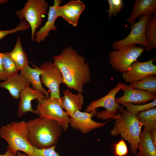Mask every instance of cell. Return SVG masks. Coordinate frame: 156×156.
Here are the masks:
<instances>
[{"label":"cell","instance_id":"cell-1","mask_svg":"<svg viewBox=\"0 0 156 156\" xmlns=\"http://www.w3.org/2000/svg\"><path fill=\"white\" fill-rule=\"evenodd\" d=\"M53 59L63 75V83L78 93H83L84 86L92 79L89 64L86 62L84 57L68 46L59 54L53 56Z\"/></svg>","mask_w":156,"mask_h":156},{"label":"cell","instance_id":"cell-2","mask_svg":"<svg viewBox=\"0 0 156 156\" xmlns=\"http://www.w3.org/2000/svg\"><path fill=\"white\" fill-rule=\"evenodd\" d=\"M27 124L28 139L33 147L40 149L56 146L63 129L59 122L40 116L29 120Z\"/></svg>","mask_w":156,"mask_h":156},{"label":"cell","instance_id":"cell-3","mask_svg":"<svg viewBox=\"0 0 156 156\" xmlns=\"http://www.w3.org/2000/svg\"><path fill=\"white\" fill-rule=\"evenodd\" d=\"M113 119L114 125L110 131L111 135L112 136L120 135L130 145L131 153L136 155L143 124L135 115L124 109L122 106Z\"/></svg>","mask_w":156,"mask_h":156},{"label":"cell","instance_id":"cell-4","mask_svg":"<svg viewBox=\"0 0 156 156\" xmlns=\"http://www.w3.org/2000/svg\"><path fill=\"white\" fill-rule=\"evenodd\" d=\"M28 134L27 122L23 120L11 122L0 129V137L8 144L7 150L15 155L20 151L29 156L32 154L33 147L28 140Z\"/></svg>","mask_w":156,"mask_h":156},{"label":"cell","instance_id":"cell-5","mask_svg":"<svg viewBox=\"0 0 156 156\" xmlns=\"http://www.w3.org/2000/svg\"><path fill=\"white\" fill-rule=\"evenodd\" d=\"M49 7L48 3L44 0H28L23 8L16 12L18 19H24L29 24L32 41L34 40L36 30L42 25L48 14Z\"/></svg>","mask_w":156,"mask_h":156},{"label":"cell","instance_id":"cell-6","mask_svg":"<svg viewBox=\"0 0 156 156\" xmlns=\"http://www.w3.org/2000/svg\"><path fill=\"white\" fill-rule=\"evenodd\" d=\"M36 114L40 116L55 120L61 125L64 131L68 130L70 117L63 110L61 99L49 97L37 100Z\"/></svg>","mask_w":156,"mask_h":156},{"label":"cell","instance_id":"cell-7","mask_svg":"<svg viewBox=\"0 0 156 156\" xmlns=\"http://www.w3.org/2000/svg\"><path fill=\"white\" fill-rule=\"evenodd\" d=\"M125 84L118 82L106 95L92 101L86 107L85 112H90L99 107H103L106 110L97 112L96 117L103 120L113 119L118 114V110L121 107L116 102V96Z\"/></svg>","mask_w":156,"mask_h":156},{"label":"cell","instance_id":"cell-8","mask_svg":"<svg viewBox=\"0 0 156 156\" xmlns=\"http://www.w3.org/2000/svg\"><path fill=\"white\" fill-rule=\"evenodd\" d=\"M145 50L143 47L133 45L112 51L109 55L110 64L115 70L124 73L128 70Z\"/></svg>","mask_w":156,"mask_h":156},{"label":"cell","instance_id":"cell-9","mask_svg":"<svg viewBox=\"0 0 156 156\" xmlns=\"http://www.w3.org/2000/svg\"><path fill=\"white\" fill-rule=\"evenodd\" d=\"M40 68L41 71V81L50 90L49 97L61 99L60 86L64 78L59 68L50 61L41 64Z\"/></svg>","mask_w":156,"mask_h":156},{"label":"cell","instance_id":"cell-10","mask_svg":"<svg viewBox=\"0 0 156 156\" xmlns=\"http://www.w3.org/2000/svg\"><path fill=\"white\" fill-rule=\"evenodd\" d=\"M151 16L145 15L140 16L138 21L131 24V30L129 35L123 39L113 42L112 48L117 50L127 46L137 44L142 45L146 50L148 43L145 35V29L147 22Z\"/></svg>","mask_w":156,"mask_h":156},{"label":"cell","instance_id":"cell-11","mask_svg":"<svg viewBox=\"0 0 156 156\" xmlns=\"http://www.w3.org/2000/svg\"><path fill=\"white\" fill-rule=\"evenodd\" d=\"M97 111V109L90 112L77 111L70 117L69 124L73 128L80 131L84 134L92 130L103 127L110 120L103 122L93 120L92 118L96 116Z\"/></svg>","mask_w":156,"mask_h":156},{"label":"cell","instance_id":"cell-12","mask_svg":"<svg viewBox=\"0 0 156 156\" xmlns=\"http://www.w3.org/2000/svg\"><path fill=\"white\" fill-rule=\"evenodd\" d=\"M156 58L154 57L143 62L136 60L127 71L122 73L123 79L126 83L131 84L140 80L149 75H156V66L153 64Z\"/></svg>","mask_w":156,"mask_h":156},{"label":"cell","instance_id":"cell-13","mask_svg":"<svg viewBox=\"0 0 156 156\" xmlns=\"http://www.w3.org/2000/svg\"><path fill=\"white\" fill-rule=\"evenodd\" d=\"M124 92L121 96L116 98L115 101L119 104L129 103L134 105L147 103L156 99V95L147 92L133 88L125 84L121 89Z\"/></svg>","mask_w":156,"mask_h":156},{"label":"cell","instance_id":"cell-14","mask_svg":"<svg viewBox=\"0 0 156 156\" xmlns=\"http://www.w3.org/2000/svg\"><path fill=\"white\" fill-rule=\"evenodd\" d=\"M19 98L20 101L18 105L17 114L18 117H21L28 112L36 114V110L32 108V101L35 99H44L47 98L41 92L35 90L28 86L20 92Z\"/></svg>","mask_w":156,"mask_h":156},{"label":"cell","instance_id":"cell-15","mask_svg":"<svg viewBox=\"0 0 156 156\" xmlns=\"http://www.w3.org/2000/svg\"><path fill=\"white\" fill-rule=\"evenodd\" d=\"M62 0H54L53 5L49 7L47 20L43 26L35 34L34 40L37 43L43 42L49 36L50 31L57 29L55 25L56 19L60 17L57 8L62 2Z\"/></svg>","mask_w":156,"mask_h":156},{"label":"cell","instance_id":"cell-16","mask_svg":"<svg viewBox=\"0 0 156 156\" xmlns=\"http://www.w3.org/2000/svg\"><path fill=\"white\" fill-rule=\"evenodd\" d=\"M30 83L21 73L8 77L0 82V88L7 90L14 99H19L20 92Z\"/></svg>","mask_w":156,"mask_h":156},{"label":"cell","instance_id":"cell-17","mask_svg":"<svg viewBox=\"0 0 156 156\" xmlns=\"http://www.w3.org/2000/svg\"><path fill=\"white\" fill-rule=\"evenodd\" d=\"M63 96L61 100L63 108L69 117L76 111L81 110L84 103V97L82 93H73L68 89L63 91Z\"/></svg>","mask_w":156,"mask_h":156},{"label":"cell","instance_id":"cell-18","mask_svg":"<svg viewBox=\"0 0 156 156\" xmlns=\"http://www.w3.org/2000/svg\"><path fill=\"white\" fill-rule=\"evenodd\" d=\"M155 12L156 0H136L131 14L126 21L131 24L139 16L143 15L152 16Z\"/></svg>","mask_w":156,"mask_h":156},{"label":"cell","instance_id":"cell-19","mask_svg":"<svg viewBox=\"0 0 156 156\" xmlns=\"http://www.w3.org/2000/svg\"><path fill=\"white\" fill-rule=\"evenodd\" d=\"M31 63L33 68H31L28 65L20 71V73L31 84L33 89L41 92L48 98L49 97V92L45 89L42 85L40 78L41 70L40 68L34 64Z\"/></svg>","mask_w":156,"mask_h":156},{"label":"cell","instance_id":"cell-20","mask_svg":"<svg viewBox=\"0 0 156 156\" xmlns=\"http://www.w3.org/2000/svg\"><path fill=\"white\" fill-rule=\"evenodd\" d=\"M138 148L142 156H156V146L151 139L150 132L144 127L140 136Z\"/></svg>","mask_w":156,"mask_h":156},{"label":"cell","instance_id":"cell-21","mask_svg":"<svg viewBox=\"0 0 156 156\" xmlns=\"http://www.w3.org/2000/svg\"><path fill=\"white\" fill-rule=\"evenodd\" d=\"M8 54L13 60L19 70H21L28 65V61L26 53L24 51L20 37L17 38L15 46Z\"/></svg>","mask_w":156,"mask_h":156},{"label":"cell","instance_id":"cell-22","mask_svg":"<svg viewBox=\"0 0 156 156\" xmlns=\"http://www.w3.org/2000/svg\"><path fill=\"white\" fill-rule=\"evenodd\" d=\"M131 88L156 95V75H148L140 80L129 85Z\"/></svg>","mask_w":156,"mask_h":156},{"label":"cell","instance_id":"cell-23","mask_svg":"<svg viewBox=\"0 0 156 156\" xmlns=\"http://www.w3.org/2000/svg\"><path fill=\"white\" fill-rule=\"evenodd\" d=\"M135 116L149 132L156 129V107L138 113Z\"/></svg>","mask_w":156,"mask_h":156},{"label":"cell","instance_id":"cell-24","mask_svg":"<svg viewBox=\"0 0 156 156\" xmlns=\"http://www.w3.org/2000/svg\"><path fill=\"white\" fill-rule=\"evenodd\" d=\"M145 35L148 43L146 50L150 52L153 49L156 48V12L147 22Z\"/></svg>","mask_w":156,"mask_h":156},{"label":"cell","instance_id":"cell-25","mask_svg":"<svg viewBox=\"0 0 156 156\" xmlns=\"http://www.w3.org/2000/svg\"><path fill=\"white\" fill-rule=\"evenodd\" d=\"M2 62L4 71L7 78L18 74L19 70L16 65L8 52L3 53Z\"/></svg>","mask_w":156,"mask_h":156},{"label":"cell","instance_id":"cell-26","mask_svg":"<svg viewBox=\"0 0 156 156\" xmlns=\"http://www.w3.org/2000/svg\"><path fill=\"white\" fill-rule=\"evenodd\" d=\"M57 10L60 17H62L74 27L77 25L79 18L73 13L65 5L59 6Z\"/></svg>","mask_w":156,"mask_h":156},{"label":"cell","instance_id":"cell-27","mask_svg":"<svg viewBox=\"0 0 156 156\" xmlns=\"http://www.w3.org/2000/svg\"><path fill=\"white\" fill-rule=\"evenodd\" d=\"M122 105L126 108L127 111L135 115L138 113L155 107L156 99L149 103L144 104L136 105L127 103H123Z\"/></svg>","mask_w":156,"mask_h":156},{"label":"cell","instance_id":"cell-28","mask_svg":"<svg viewBox=\"0 0 156 156\" xmlns=\"http://www.w3.org/2000/svg\"><path fill=\"white\" fill-rule=\"evenodd\" d=\"M65 5L79 18L86 7L83 2L79 0H71L66 3Z\"/></svg>","mask_w":156,"mask_h":156},{"label":"cell","instance_id":"cell-29","mask_svg":"<svg viewBox=\"0 0 156 156\" xmlns=\"http://www.w3.org/2000/svg\"><path fill=\"white\" fill-rule=\"evenodd\" d=\"M109 8L106 12H108V17L110 19L112 15L116 16L120 12L123 7V1L122 0H108Z\"/></svg>","mask_w":156,"mask_h":156},{"label":"cell","instance_id":"cell-30","mask_svg":"<svg viewBox=\"0 0 156 156\" xmlns=\"http://www.w3.org/2000/svg\"><path fill=\"white\" fill-rule=\"evenodd\" d=\"M30 27L28 23L24 19L21 20L19 24L14 28L10 30H0V40L7 35L18 31L27 30Z\"/></svg>","mask_w":156,"mask_h":156},{"label":"cell","instance_id":"cell-31","mask_svg":"<svg viewBox=\"0 0 156 156\" xmlns=\"http://www.w3.org/2000/svg\"><path fill=\"white\" fill-rule=\"evenodd\" d=\"M56 146H53L45 148H37L33 147L32 154L30 156H60L56 151Z\"/></svg>","mask_w":156,"mask_h":156},{"label":"cell","instance_id":"cell-32","mask_svg":"<svg viewBox=\"0 0 156 156\" xmlns=\"http://www.w3.org/2000/svg\"><path fill=\"white\" fill-rule=\"evenodd\" d=\"M113 146L114 153L116 156H125L128 155V148L122 138Z\"/></svg>","mask_w":156,"mask_h":156},{"label":"cell","instance_id":"cell-33","mask_svg":"<svg viewBox=\"0 0 156 156\" xmlns=\"http://www.w3.org/2000/svg\"><path fill=\"white\" fill-rule=\"evenodd\" d=\"M3 53L0 52V80L5 81L7 79L4 71L2 62Z\"/></svg>","mask_w":156,"mask_h":156},{"label":"cell","instance_id":"cell-34","mask_svg":"<svg viewBox=\"0 0 156 156\" xmlns=\"http://www.w3.org/2000/svg\"><path fill=\"white\" fill-rule=\"evenodd\" d=\"M150 132L151 139L155 146H156V129H153Z\"/></svg>","mask_w":156,"mask_h":156},{"label":"cell","instance_id":"cell-35","mask_svg":"<svg viewBox=\"0 0 156 156\" xmlns=\"http://www.w3.org/2000/svg\"><path fill=\"white\" fill-rule=\"evenodd\" d=\"M15 155L12 153H10L7 150L4 154L0 155V156H12Z\"/></svg>","mask_w":156,"mask_h":156},{"label":"cell","instance_id":"cell-36","mask_svg":"<svg viewBox=\"0 0 156 156\" xmlns=\"http://www.w3.org/2000/svg\"><path fill=\"white\" fill-rule=\"evenodd\" d=\"M16 156H29L28 155L25 153H21L20 151H18Z\"/></svg>","mask_w":156,"mask_h":156},{"label":"cell","instance_id":"cell-37","mask_svg":"<svg viewBox=\"0 0 156 156\" xmlns=\"http://www.w3.org/2000/svg\"><path fill=\"white\" fill-rule=\"evenodd\" d=\"M9 1L8 0H0V5L4 4Z\"/></svg>","mask_w":156,"mask_h":156},{"label":"cell","instance_id":"cell-38","mask_svg":"<svg viewBox=\"0 0 156 156\" xmlns=\"http://www.w3.org/2000/svg\"><path fill=\"white\" fill-rule=\"evenodd\" d=\"M136 156H142L139 153L136 155Z\"/></svg>","mask_w":156,"mask_h":156},{"label":"cell","instance_id":"cell-39","mask_svg":"<svg viewBox=\"0 0 156 156\" xmlns=\"http://www.w3.org/2000/svg\"><path fill=\"white\" fill-rule=\"evenodd\" d=\"M12 156H16V155H12Z\"/></svg>","mask_w":156,"mask_h":156}]
</instances>
